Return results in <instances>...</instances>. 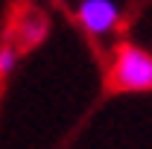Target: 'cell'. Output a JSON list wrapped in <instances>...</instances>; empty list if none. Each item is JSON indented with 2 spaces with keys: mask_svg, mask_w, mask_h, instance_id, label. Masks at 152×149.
<instances>
[{
  "mask_svg": "<svg viewBox=\"0 0 152 149\" xmlns=\"http://www.w3.org/2000/svg\"><path fill=\"white\" fill-rule=\"evenodd\" d=\"M76 20L82 23L85 32L102 38V35H108L114 26H117V20H120V6H117L114 0H79V6H76Z\"/></svg>",
  "mask_w": 152,
  "mask_h": 149,
  "instance_id": "cell-2",
  "label": "cell"
},
{
  "mask_svg": "<svg viewBox=\"0 0 152 149\" xmlns=\"http://www.w3.org/2000/svg\"><path fill=\"white\" fill-rule=\"evenodd\" d=\"M47 32H50L47 15L32 12V15H26V18L18 23V44L23 47V50H32V47H38V44L47 38Z\"/></svg>",
  "mask_w": 152,
  "mask_h": 149,
  "instance_id": "cell-3",
  "label": "cell"
},
{
  "mask_svg": "<svg viewBox=\"0 0 152 149\" xmlns=\"http://www.w3.org/2000/svg\"><path fill=\"white\" fill-rule=\"evenodd\" d=\"M111 85L117 91H152V56L146 50L123 44L111 64Z\"/></svg>",
  "mask_w": 152,
  "mask_h": 149,
  "instance_id": "cell-1",
  "label": "cell"
},
{
  "mask_svg": "<svg viewBox=\"0 0 152 149\" xmlns=\"http://www.w3.org/2000/svg\"><path fill=\"white\" fill-rule=\"evenodd\" d=\"M18 61H20V50L15 47V41L6 38V41L0 44V82L12 76V70L18 67Z\"/></svg>",
  "mask_w": 152,
  "mask_h": 149,
  "instance_id": "cell-4",
  "label": "cell"
}]
</instances>
